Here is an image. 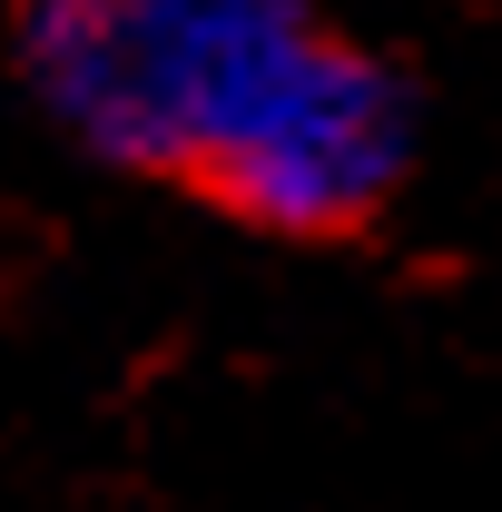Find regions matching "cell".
Masks as SVG:
<instances>
[{"label": "cell", "instance_id": "1", "mask_svg": "<svg viewBox=\"0 0 502 512\" xmlns=\"http://www.w3.org/2000/svg\"><path fill=\"white\" fill-rule=\"evenodd\" d=\"M10 79L69 158L276 247L375 237L424 99L325 0H10Z\"/></svg>", "mask_w": 502, "mask_h": 512}]
</instances>
